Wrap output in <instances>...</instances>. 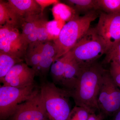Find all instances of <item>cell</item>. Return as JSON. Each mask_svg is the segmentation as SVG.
Segmentation results:
<instances>
[{
	"mask_svg": "<svg viewBox=\"0 0 120 120\" xmlns=\"http://www.w3.org/2000/svg\"><path fill=\"white\" fill-rule=\"evenodd\" d=\"M40 88L49 120H68L72 109L68 91L48 81Z\"/></svg>",
	"mask_w": 120,
	"mask_h": 120,
	"instance_id": "3957f363",
	"label": "cell"
},
{
	"mask_svg": "<svg viewBox=\"0 0 120 120\" xmlns=\"http://www.w3.org/2000/svg\"><path fill=\"white\" fill-rule=\"evenodd\" d=\"M68 56L67 53L63 56L56 60L53 63L50 68V75L52 82L56 86H62L65 63Z\"/></svg>",
	"mask_w": 120,
	"mask_h": 120,
	"instance_id": "9a60e30c",
	"label": "cell"
},
{
	"mask_svg": "<svg viewBox=\"0 0 120 120\" xmlns=\"http://www.w3.org/2000/svg\"><path fill=\"white\" fill-rule=\"evenodd\" d=\"M10 120H49L41 90L25 101L19 105Z\"/></svg>",
	"mask_w": 120,
	"mask_h": 120,
	"instance_id": "ba28073f",
	"label": "cell"
},
{
	"mask_svg": "<svg viewBox=\"0 0 120 120\" xmlns=\"http://www.w3.org/2000/svg\"><path fill=\"white\" fill-rule=\"evenodd\" d=\"M112 120H120V109L114 114Z\"/></svg>",
	"mask_w": 120,
	"mask_h": 120,
	"instance_id": "f546056e",
	"label": "cell"
},
{
	"mask_svg": "<svg viewBox=\"0 0 120 120\" xmlns=\"http://www.w3.org/2000/svg\"><path fill=\"white\" fill-rule=\"evenodd\" d=\"M48 22L42 15L39 22L37 27L38 41L45 42L49 41V35L47 31V24Z\"/></svg>",
	"mask_w": 120,
	"mask_h": 120,
	"instance_id": "44dd1931",
	"label": "cell"
},
{
	"mask_svg": "<svg viewBox=\"0 0 120 120\" xmlns=\"http://www.w3.org/2000/svg\"><path fill=\"white\" fill-rule=\"evenodd\" d=\"M90 114L83 107L75 106L72 109L68 120H87Z\"/></svg>",
	"mask_w": 120,
	"mask_h": 120,
	"instance_id": "7402d4cb",
	"label": "cell"
},
{
	"mask_svg": "<svg viewBox=\"0 0 120 120\" xmlns=\"http://www.w3.org/2000/svg\"><path fill=\"white\" fill-rule=\"evenodd\" d=\"M109 73L114 82L120 88V64L113 61L110 62Z\"/></svg>",
	"mask_w": 120,
	"mask_h": 120,
	"instance_id": "603a6c76",
	"label": "cell"
},
{
	"mask_svg": "<svg viewBox=\"0 0 120 120\" xmlns=\"http://www.w3.org/2000/svg\"><path fill=\"white\" fill-rule=\"evenodd\" d=\"M43 15V13H41L39 15H33L24 19V22L22 27V34L23 36L25 37H26L37 27Z\"/></svg>",
	"mask_w": 120,
	"mask_h": 120,
	"instance_id": "ffe728a7",
	"label": "cell"
},
{
	"mask_svg": "<svg viewBox=\"0 0 120 120\" xmlns=\"http://www.w3.org/2000/svg\"><path fill=\"white\" fill-rule=\"evenodd\" d=\"M37 27L31 33L25 37L29 44L38 41Z\"/></svg>",
	"mask_w": 120,
	"mask_h": 120,
	"instance_id": "4316f807",
	"label": "cell"
},
{
	"mask_svg": "<svg viewBox=\"0 0 120 120\" xmlns=\"http://www.w3.org/2000/svg\"><path fill=\"white\" fill-rule=\"evenodd\" d=\"M106 71L96 61L81 67L75 87L69 92L75 106L83 107L90 113H101L98 98L102 77Z\"/></svg>",
	"mask_w": 120,
	"mask_h": 120,
	"instance_id": "6da1fadb",
	"label": "cell"
},
{
	"mask_svg": "<svg viewBox=\"0 0 120 120\" xmlns=\"http://www.w3.org/2000/svg\"><path fill=\"white\" fill-rule=\"evenodd\" d=\"M29 44L18 28L11 27L8 33L0 36V52L24 60Z\"/></svg>",
	"mask_w": 120,
	"mask_h": 120,
	"instance_id": "9c48e42d",
	"label": "cell"
},
{
	"mask_svg": "<svg viewBox=\"0 0 120 120\" xmlns=\"http://www.w3.org/2000/svg\"><path fill=\"white\" fill-rule=\"evenodd\" d=\"M98 103L103 116L114 114L120 109V89L107 71L102 79Z\"/></svg>",
	"mask_w": 120,
	"mask_h": 120,
	"instance_id": "8992f818",
	"label": "cell"
},
{
	"mask_svg": "<svg viewBox=\"0 0 120 120\" xmlns=\"http://www.w3.org/2000/svg\"><path fill=\"white\" fill-rule=\"evenodd\" d=\"M24 60L0 52V81L5 77L15 65L22 62Z\"/></svg>",
	"mask_w": 120,
	"mask_h": 120,
	"instance_id": "e0dca14e",
	"label": "cell"
},
{
	"mask_svg": "<svg viewBox=\"0 0 120 120\" xmlns=\"http://www.w3.org/2000/svg\"><path fill=\"white\" fill-rule=\"evenodd\" d=\"M37 3L40 5L41 11V13L43 14L44 9L46 7L59 2V1L56 0H36Z\"/></svg>",
	"mask_w": 120,
	"mask_h": 120,
	"instance_id": "484cf974",
	"label": "cell"
},
{
	"mask_svg": "<svg viewBox=\"0 0 120 120\" xmlns=\"http://www.w3.org/2000/svg\"><path fill=\"white\" fill-rule=\"evenodd\" d=\"M98 17L96 10H92L83 16H77L63 26L58 37L53 40L56 52L53 62L73 48L88 31L91 23Z\"/></svg>",
	"mask_w": 120,
	"mask_h": 120,
	"instance_id": "7a4b0ae2",
	"label": "cell"
},
{
	"mask_svg": "<svg viewBox=\"0 0 120 120\" xmlns=\"http://www.w3.org/2000/svg\"><path fill=\"white\" fill-rule=\"evenodd\" d=\"M95 28L105 41L106 54L120 42V13H101Z\"/></svg>",
	"mask_w": 120,
	"mask_h": 120,
	"instance_id": "52a82bcc",
	"label": "cell"
},
{
	"mask_svg": "<svg viewBox=\"0 0 120 120\" xmlns=\"http://www.w3.org/2000/svg\"><path fill=\"white\" fill-rule=\"evenodd\" d=\"M9 7L23 19L41 13L40 5L36 0H9Z\"/></svg>",
	"mask_w": 120,
	"mask_h": 120,
	"instance_id": "7c38bea8",
	"label": "cell"
},
{
	"mask_svg": "<svg viewBox=\"0 0 120 120\" xmlns=\"http://www.w3.org/2000/svg\"><path fill=\"white\" fill-rule=\"evenodd\" d=\"M39 44L38 41L29 44L24 59L26 64L33 69L35 72L41 58Z\"/></svg>",
	"mask_w": 120,
	"mask_h": 120,
	"instance_id": "2e32d148",
	"label": "cell"
},
{
	"mask_svg": "<svg viewBox=\"0 0 120 120\" xmlns=\"http://www.w3.org/2000/svg\"><path fill=\"white\" fill-rule=\"evenodd\" d=\"M40 90L35 84L23 88L2 85L0 87V120L9 118L17 106Z\"/></svg>",
	"mask_w": 120,
	"mask_h": 120,
	"instance_id": "5b68a950",
	"label": "cell"
},
{
	"mask_svg": "<svg viewBox=\"0 0 120 120\" xmlns=\"http://www.w3.org/2000/svg\"><path fill=\"white\" fill-rule=\"evenodd\" d=\"M56 20L48 22L47 24V31L49 35V41L53 39L55 40L58 37L61 30L58 29Z\"/></svg>",
	"mask_w": 120,
	"mask_h": 120,
	"instance_id": "cb8c5ba5",
	"label": "cell"
},
{
	"mask_svg": "<svg viewBox=\"0 0 120 120\" xmlns=\"http://www.w3.org/2000/svg\"><path fill=\"white\" fill-rule=\"evenodd\" d=\"M112 61L116 62V63H118V64H120V55H118V56H116L113 57L112 59L110 62H112Z\"/></svg>",
	"mask_w": 120,
	"mask_h": 120,
	"instance_id": "f1b7e54d",
	"label": "cell"
},
{
	"mask_svg": "<svg viewBox=\"0 0 120 120\" xmlns=\"http://www.w3.org/2000/svg\"></svg>",
	"mask_w": 120,
	"mask_h": 120,
	"instance_id": "4dcf8cb0",
	"label": "cell"
},
{
	"mask_svg": "<svg viewBox=\"0 0 120 120\" xmlns=\"http://www.w3.org/2000/svg\"><path fill=\"white\" fill-rule=\"evenodd\" d=\"M103 116L101 113H90L87 120H103Z\"/></svg>",
	"mask_w": 120,
	"mask_h": 120,
	"instance_id": "83f0119b",
	"label": "cell"
},
{
	"mask_svg": "<svg viewBox=\"0 0 120 120\" xmlns=\"http://www.w3.org/2000/svg\"><path fill=\"white\" fill-rule=\"evenodd\" d=\"M120 55V42L110 50L106 53V56L104 60L105 64L110 63L114 57Z\"/></svg>",
	"mask_w": 120,
	"mask_h": 120,
	"instance_id": "d4e9b609",
	"label": "cell"
},
{
	"mask_svg": "<svg viewBox=\"0 0 120 120\" xmlns=\"http://www.w3.org/2000/svg\"><path fill=\"white\" fill-rule=\"evenodd\" d=\"M65 1L78 15L80 12H88L97 9V0H68Z\"/></svg>",
	"mask_w": 120,
	"mask_h": 120,
	"instance_id": "ac0fdd59",
	"label": "cell"
},
{
	"mask_svg": "<svg viewBox=\"0 0 120 120\" xmlns=\"http://www.w3.org/2000/svg\"><path fill=\"white\" fill-rule=\"evenodd\" d=\"M97 9L108 14L120 13V0H97Z\"/></svg>",
	"mask_w": 120,
	"mask_h": 120,
	"instance_id": "d6986e66",
	"label": "cell"
},
{
	"mask_svg": "<svg viewBox=\"0 0 120 120\" xmlns=\"http://www.w3.org/2000/svg\"><path fill=\"white\" fill-rule=\"evenodd\" d=\"M69 52L80 65L83 67L96 62L106 53V45L95 28H90Z\"/></svg>",
	"mask_w": 120,
	"mask_h": 120,
	"instance_id": "277c9868",
	"label": "cell"
},
{
	"mask_svg": "<svg viewBox=\"0 0 120 120\" xmlns=\"http://www.w3.org/2000/svg\"><path fill=\"white\" fill-rule=\"evenodd\" d=\"M52 10L55 20L57 21L68 22L79 16L72 8L60 2L54 4Z\"/></svg>",
	"mask_w": 120,
	"mask_h": 120,
	"instance_id": "5bb4252c",
	"label": "cell"
},
{
	"mask_svg": "<svg viewBox=\"0 0 120 120\" xmlns=\"http://www.w3.org/2000/svg\"><path fill=\"white\" fill-rule=\"evenodd\" d=\"M36 76L33 69L22 62L15 65L0 81L3 86L23 88L34 84Z\"/></svg>",
	"mask_w": 120,
	"mask_h": 120,
	"instance_id": "30bf717a",
	"label": "cell"
},
{
	"mask_svg": "<svg viewBox=\"0 0 120 120\" xmlns=\"http://www.w3.org/2000/svg\"><path fill=\"white\" fill-rule=\"evenodd\" d=\"M24 19L9 7L7 2L0 1V26L8 24L16 28H22Z\"/></svg>",
	"mask_w": 120,
	"mask_h": 120,
	"instance_id": "4fadbf2b",
	"label": "cell"
},
{
	"mask_svg": "<svg viewBox=\"0 0 120 120\" xmlns=\"http://www.w3.org/2000/svg\"><path fill=\"white\" fill-rule=\"evenodd\" d=\"M65 67L62 88L68 92L73 90L78 79L81 67L69 52Z\"/></svg>",
	"mask_w": 120,
	"mask_h": 120,
	"instance_id": "8fae6325",
	"label": "cell"
}]
</instances>
